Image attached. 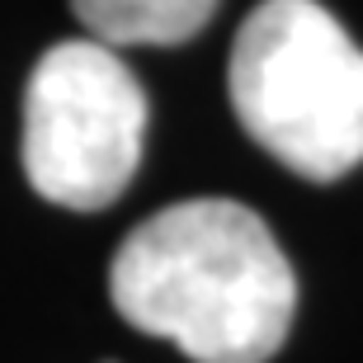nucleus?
I'll list each match as a JSON object with an SVG mask.
<instances>
[{
  "instance_id": "20e7f679",
  "label": "nucleus",
  "mask_w": 363,
  "mask_h": 363,
  "mask_svg": "<svg viewBox=\"0 0 363 363\" xmlns=\"http://www.w3.org/2000/svg\"><path fill=\"white\" fill-rule=\"evenodd\" d=\"M76 19L90 38L108 48H175L189 43L208 19L217 0H71Z\"/></svg>"
},
{
  "instance_id": "f257e3e1",
  "label": "nucleus",
  "mask_w": 363,
  "mask_h": 363,
  "mask_svg": "<svg viewBox=\"0 0 363 363\" xmlns=\"http://www.w3.org/2000/svg\"><path fill=\"white\" fill-rule=\"evenodd\" d=\"M108 297L128 325L194 363H269L293 330L297 274L245 203L189 199L128 231Z\"/></svg>"
},
{
  "instance_id": "f03ea898",
  "label": "nucleus",
  "mask_w": 363,
  "mask_h": 363,
  "mask_svg": "<svg viewBox=\"0 0 363 363\" xmlns=\"http://www.w3.org/2000/svg\"><path fill=\"white\" fill-rule=\"evenodd\" d=\"M231 108L311 184L363 165V48L321 0H264L231 43Z\"/></svg>"
},
{
  "instance_id": "7ed1b4c3",
  "label": "nucleus",
  "mask_w": 363,
  "mask_h": 363,
  "mask_svg": "<svg viewBox=\"0 0 363 363\" xmlns=\"http://www.w3.org/2000/svg\"><path fill=\"white\" fill-rule=\"evenodd\" d=\"M147 147V90L108 43L48 48L24 90V175L57 208L94 213L133 184Z\"/></svg>"
}]
</instances>
